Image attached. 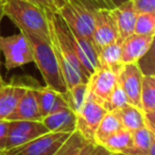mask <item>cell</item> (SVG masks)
I'll use <instances>...</instances> for the list:
<instances>
[{
  "label": "cell",
  "mask_w": 155,
  "mask_h": 155,
  "mask_svg": "<svg viewBox=\"0 0 155 155\" xmlns=\"http://www.w3.org/2000/svg\"><path fill=\"white\" fill-rule=\"evenodd\" d=\"M49 26L50 44L60 64L67 89L78 83L87 82L88 78L78 58L72 33L58 12L45 11Z\"/></svg>",
  "instance_id": "1"
},
{
  "label": "cell",
  "mask_w": 155,
  "mask_h": 155,
  "mask_svg": "<svg viewBox=\"0 0 155 155\" xmlns=\"http://www.w3.org/2000/svg\"><path fill=\"white\" fill-rule=\"evenodd\" d=\"M1 12L20 32L38 36L50 41L49 26L43 10L28 0H1Z\"/></svg>",
  "instance_id": "2"
},
{
  "label": "cell",
  "mask_w": 155,
  "mask_h": 155,
  "mask_svg": "<svg viewBox=\"0 0 155 155\" xmlns=\"http://www.w3.org/2000/svg\"><path fill=\"white\" fill-rule=\"evenodd\" d=\"M24 34L31 45L34 58L33 63L36 64L46 83V87L65 95L67 91V85L50 41L32 34Z\"/></svg>",
  "instance_id": "3"
},
{
  "label": "cell",
  "mask_w": 155,
  "mask_h": 155,
  "mask_svg": "<svg viewBox=\"0 0 155 155\" xmlns=\"http://www.w3.org/2000/svg\"><path fill=\"white\" fill-rule=\"evenodd\" d=\"M0 50L5 56V66L9 71L34 62L32 48L22 32L9 36L0 35Z\"/></svg>",
  "instance_id": "4"
},
{
  "label": "cell",
  "mask_w": 155,
  "mask_h": 155,
  "mask_svg": "<svg viewBox=\"0 0 155 155\" xmlns=\"http://www.w3.org/2000/svg\"><path fill=\"white\" fill-rule=\"evenodd\" d=\"M58 13L71 32L93 41L94 11L87 9L81 3L68 0L58 9Z\"/></svg>",
  "instance_id": "5"
},
{
  "label": "cell",
  "mask_w": 155,
  "mask_h": 155,
  "mask_svg": "<svg viewBox=\"0 0 155 155\" xmlns=\"http://www.w3.org/2000/svg\"><path fill=\"white\" fill-rule=\"evenodd\" d=\"M107 110L89 94L80 110L75 114V131L91 143H95V134L101 119Z\"/></svg>",
  "instance_id": "6"
},
{
  "label": "cell",
  "mask_w": 155,
  "mask_h": 155,
  "mask_svg": "<svg viewBox=\"0 0 155 155\" xmlns=\"http://www.w3.org/2000/svg\"><path fill=\"white\" fill-rule=\"evenodd\" d=\"M69 135L68 133L48 132L27 143L3 151L0 155H53Z\"/></svg>",
  "instance_id": "7"
},
{
  "label": "cell",
  "mask_w": 155,
  "mask_h": 155,
  "mask_svg": "<svg viewBox=\"0 0 155 155\" xmlns=\"http://www.w3.org/2000/svg\"><path fill=\"white\" fill-rule=\"evenodd\" d=\"M117 72L112 68L100 66L94 71L87 81L88 91L96 100L106 107L110 95L117 85ZM106 110V108H105Z\"/></svg>",
  "instance_id": "8"
},
{
  "label": "cell",
  "mask_w": 155,
  "mask_h": 155,
  "mask_svg": "<svg viewBox=\"0 0 155 155\" xmlns=\"http://www.w3.org/2000/svg\"><path fill=\"white\" fill-rule=\"evenodd\" d=\"M143 71L138 63L122 64L117 72V80L122 87L129 103L140 108V93Z\"/></svg>",
  "instance_id": "9"
},
{
  "label": "cell",
  "mask_w": 155,
  "mask_h": 155,
  "mask_svg": "<svg viewBox=\"0 0 155 155\" xmlns=\"http://www.w3.org/2000/svg\"><path fill=\"white\" fill-rule=\"evenodd\" d=\"M119 35L112 9H100L94 11L93 41L99 51L102 47L118 41Z\"/></svg>",
  "instance_id": "10"
},
{
  "label": "cell",
  "mask_w": 155,
  "mask_h": 155,
  "mask_svg": "<svg viewBox=\"0 0 155 155\" xmlns=\"http://www.w3.org/2000/svg\"><path fill=\"white\" fill-rule=\"evenodd\" d=\"M46 133H48V130L41 121L13 120L10 123L5 150L27 143Z\"/></svg>",
  "instance_id": "11"
},
{
  "label": "cell",
  "mask_w": 155,
  "mask_h": 155,
  "mask_svg": "<svg viewBox=\"0 0 155 155\" xmlns=\"http://www.w3.org/2000/svg\"><path fill=\"white\" fill-rule=\"evenodd\" d=\"M154 43V35L144 36L133 33L121 43V63H138L150 51Z\"/></svg>",
  "instance_id": "12"
},
{
  "label": "cell",
  "mask_w": 155,
  "mask_h": 155,
  "mask_svg": "<svg viewBox=\"0 0 155 155\" xmlns=\"http://www.w3.org/2000/svg\"><path fill=\"white\" fill-rule=\"evenodd\" d=\"M7 120H41V115L33 86H27L26 91L18 101L14 112L10 115Z\"/></svg>",
  "instance_id": "13"
},
{
  "label": "cell",
  "mask_w": 155,
  "mask_h": 155,
  "mask_svg": "<svg viewBox=\"0 0 155 155\" xmlns=\"http://www.w3.org/2000/svg\"><path fill=\"white\" fill-rule=\"evenodd\" d=\"M140 110L146 118L147 127L155 131V78L153 74H143L140 93Z\"/></svg>",
  "instance_id": "14"
},
{
  "label": "cell",
  "mask_w": 155,
  "mask_h": 155,
  "mask_svg": "<svg viewBox=\"0 0 155 155\" xmlns=\"http://www.w3.org/2000/svg\"><path fill=\"white\" fill-rule=\"evenodd\" d=\"M48 132L71 134L75 131V114L69 107H63L41 118Z\"/></svg>",
  "instance_id": "15"
},
{
  "label": "cell",
  "mask_w": 155,
  "mask_h": 155,
  "mask_svg": "<svg viewBox=\"0 0 155 155\" xmlns=\"http://www.w3.org/2000/svg\"><path fill=\"white\" fill-rule=\"evenodd\" d=\"M112 14L116 22L119 39L121 41L134 33V27L136 21V13L132 0H129L122 5L112 9Z\"/></svg>",
  "instance_id": "16"
},
{
  "label": "cell",
  "mask_w": 155,
  "mask_h": 155,
  "mask_svg": "<svg viewBox=\"0 0 155 155\" xmlns=\"http://www.w3.org/2000/svg\"><path fill=\"white\" fill-rule=\"evenodd\" d=\"M33 91L36 96L41 118L63 107H68L65 96L62 94L56 93L46 86L33 87Z\"/></svg>",
  "instance_id": "17"
},
{
  "label": "cell",
  "mask_w": 155,
  "mask_h": 155,
  "mask_svg": "<svg viewBox=\"0 0 155 155\" xmlns=\"http://www.w3.org/2000/svg\"><path fill=\"white\" fill-rule=\"evenodd\" d=\"M27 86L24 84H5L0 88V120H7L14 112Z\"/></svg>",
  "instance_id": "18"
},
{
  "label": "cell",
  "mask_w": 155,
  "mask_h": 155,
  "mask_svg": "<svg viewBox=\"0 0 155 155\" xmlns=\"http://www.w3.org/2000/svg\"><path fill=\"white\" fill-rule=\"evenodd\" d=\"M133 148L130 149L127 155H154L155 135L154 132L148 127H142L132 133Z\"/></svg>",
  "instance_id": "19"
},
{
  "label": "cell",
  "mask_w": 155,
  "mask_h": 155,
  "mask_svg": "<svg viewBox=\"0 0 155 155\" xmlns=\"http://www.w3.org/2000/svg\"><path fill=\"white\" fill-rule=\"evenodd\" d=\"M94 146L84 139L79 132L74 131L53 155H89Z\"/></svg>",
  "instance_id": "20"
},
{
  "label": "cell",
  "mask_w": 155,
  "mask_h": 155,
  "mask_svg": "<svg viewBox=\"0 0 155 155\" xmlns=\"http://www.w3.org/2000/svg\"><path fill=\"white\" fill-rule=\"evenodd\" d=\"M116 112L121 122V125H122V129L127 130L131 133L142 127H147L143 113L140 108L136 107V106L127 104V106L120 108V110H116Z\"/></svg>",
  "instance_id": "21"
},
{
  "label": "cell",
  "mask_w": 155,
  "mask_h": 155,
  "mask_svg": "<svg viewBox=\"0 0 155 155\" xmlns=\"http://www.w3.org/2000/svg\"><path fill=\"white\" fill-rule=\"evenodd\" d=\"M122 129L116 110H107L101 119L95 134V143L100 144L110 135Z\"/></svg>",
  "instance_id": "22"
},
{
  "label": "cell",
  "mask_w": 155,
  "mask_h": 155,
  "mask_svg": "<svg viewBox=\"0 0 155 155\" xmlns=\"http://www.w3.org/2000/svg\"><path fill=\"white\" fill-rule=\"evenodd\" d=\"M100 144L112 153H127L130 149L134 147L133 136L131 132L121 129L106 138Z\"/></svg>",
  "instance_id": "23"
},
{
  "label": "cell",
  "mask_w": 155,
  "mask_h": 155,
  "mask_svg": "<svg viewBox=\"0 0 155 155\" xmlns=\"http://www.w3.org/2000/svg\"><path fill=\"white\" fill-rule=\"evenodd\" d=\"M121 43L120 39L102 47L98 51L100 66H105L118 71L121 63Z\"/></svg>",
  "instance_id": "24"
},
{
  "label": "cell",
  "mask_w": 155,
  "mask_h": 155,
  "mask_svg": "<svg viewBox=\"0 0 155 155\" xmlns=\"http://www.w3.org/2000/svg\"><path fill=\"white\" fill-rule=\"evenodd\" d=\"M87 95H88L87 82H82L78 83V84L71 86L70 88H68L64 96L68 107L74 114H77L80 110V108L82 107L85 100H86Z\"/></svg>",
  "instance_id": "25"
},
{
  "label": "cell",
  "mask_w": 155,
  "mask_h": 155,
  "mask_svg": "<svg viewBox=\"0 0 155 155\" xmlns=\"http://www.w3.org/2000/svg\"><path fill=\"white\" fill-rule=\"evenodd\" d=\"M134 33L144 36L155 35V13H138Z\"/></svg>",
  "instance_id": "26"
},
{
  "label": "cell",
  "mask_w": 155,
  "mask_h": 155,
  "mask_svg": "<svg viewBox=\"0 0 155 155\" xmlns=\"http://www.w3.org/2000/svg\"><path fill=\"white\" fill-rule=\"evenodd\" d=\"M129 103V100L127 97L125 95V93L123 91L122 87L120 86L118 82L117 85L115 87L114 91L110 95V98L108 100V103L106 105V110H120V108L127 106Z\"/></svg>",
  "instance_id": "27"
},
{
  "label": "cell",
  "mask_w": 155,
  "mask_h": 155,
  "mask_svg": "<svg viewBox=\"0 0 155 155\" xmlns=\"http://www.w3.org/2000/svg\"><path fill=\"white\" fill-rule=\"evenodd\" d=\"M70 1H75V2L81 3V5H83L91 11L100 9H114L112 3L110 2V0H70Z\"/></svg>",
  "instance_id": "28"
},
{
  "label": "cell",
  "mask_w": 155,
  "mask_h": 155,
  "mask_svg": "<svg viewBox=\"0 0 155 155\" xmlns=\"http://www.w3.org/2000/svg\"><path fill=\"white\" fill-rule=\"evenodd\" d=\"M136 13H155V0H132Z\"/></svg>",
  "instance_id": "29"
},
{
  "label": "cell",
  "mask_w": 155,
  "mask_h": 155,
  "mask_svg": "<svg viewBox=\"0 0 155 155\" xmlns=\"http://www.w3.org/2000/svg\"><path fill=\"white\" fill-rule=\"evenodd\" d=\"M10 123H11L10 120H0V153L5 151L7 149Z\"/></svg>",
  "instance_id": "30"
},
{
  "label": "cell",
  "mask_w": 155,
  "mask_h": 155,
  "mask_svg": "<svg viewBox=\"0 0 155 155\" xmlns=\"http://www.w3.org/2000/svg\"><path fill=\"white\" fill-rule=\"evenodd\" d=\"M29 2L33 3L41 10L45 11H52L56 12V7L54 3V0H28Z\"/></svg>",
  "instance_id": "31"
},
{
  "label": "cell",
  "mask_w": 155,
  "mask_h": 155,
  "mask_svg": "<svg viewBox=\"0 0 155 155\" xmlns=\"http://www.w3.org/2000/svg\"><path fill=\"white\" fill-rule=\"evenodd\" d=\"M89 155H113V154H112V152L106 150L101 144H95Z\"/></svg>",
  "instance_id": "32"
},
{
  "label": "cell",
  "mask_w": 155,
  "mask_h": 155,
  "mask_svg": "<svg viewBox=\"0 0 155 155\" xmlns=\"http://www.w3.org/2000/svg\"><path fill=\"white\" fill-rule=\"evenodd\" d=\"M127 1H129V0H110V2L112 3L113 8H115V7H118V5H122V3L127 2Z\"/></svg>",
  "instance_id": "33"
},
{
  "label": "cell",
  "mask_w": 155,
  "mask_h": 155,
  "mask_svg": "<svg viewBox=\"0 0 155 155\" xmlns=\"http://www.w3.org/2000/svg\"><path fill=\"white\" fill-rule=\"evenodd\" d=\"M66 2H67V0H54V3H55V7H56V12H58V9L62 8Z\"/></svg>",
  "instance_id": "34"
},
{
  "label": "cell",
  "mask_w": 155,
  "mask_h": 155,
  "mask_svg": "<svg viewBox=\"0 0 155 155\" xmlns=\"http://www.w3.org/2000/svg\"><path fill=\"white\" fill-rule=\"evenodd\" d=\"M5 81H3V79H2V77H1V72H0V88L5 85Z\"/></svg>",
  "instance_id": "35"
},
{
  "label": "cell",
  "mask_w": 155,
  "mask_h": 155,
  "mask_svg": "<svg viewBox=\"0 0 155 155\" xmlns=\"http://www.w3.org/2000/svg\"><path fill=\"white\" fill-rule=\"evenodd\" d=\"M113 155H127V154H123V153H112Z\"/></svg>",
  "instance_id": "36"
},
{
  "label": "cell",
  "mask_w": 155,
  "mask_h": 155,
  "mask_svg": "<svg viewBox=\"0 0 155 155\" xmlns=\"http://www.w3.org/2000/svg\"><path fill=\"white\" fill-rule=\"evenodd\" d=\"M0 2H1V0H0ZM1 16H2V12H1V7H0V19H1Z\"/></svg>",
  "instance_id": "37"
}]
</instances>
